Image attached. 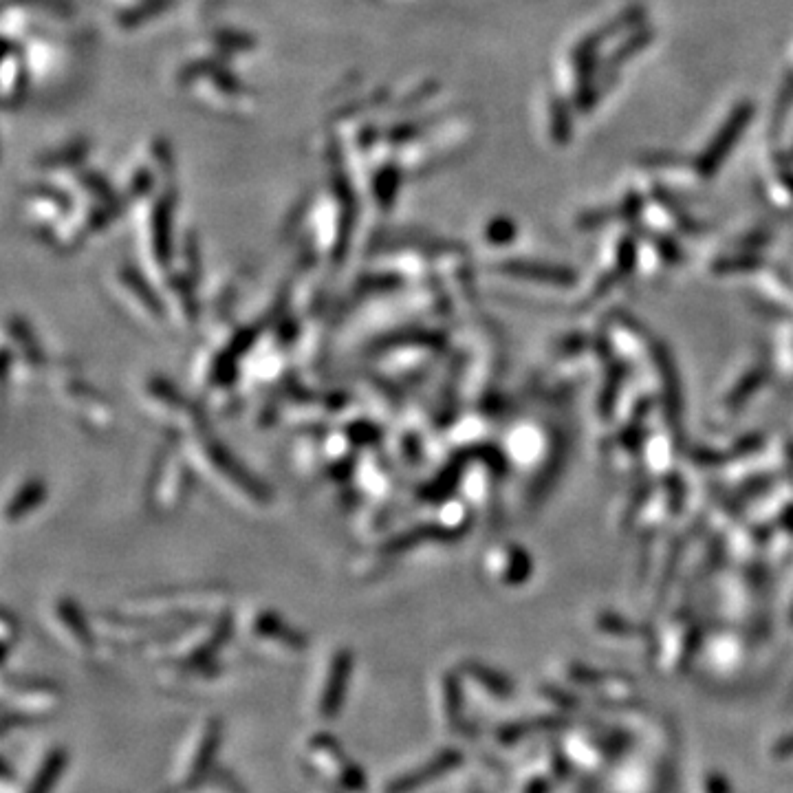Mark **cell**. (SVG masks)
<instances>
[{"mask_svg": "<svg viewBox=\"0 0 793 793\" xmlns=\"http://www.w3.org/2000/svg\"><path fill=\"white\" fill-rule=\"evenodd\" d=\"M351 668H353V659L349 650H338V655H333L329 675L327 681H324V690L320 697V712L324 719H333V716L340 714L346 686H349Z\"/></svg>", "mask_w": 793, "mask_h": 793, "instance_id": "obj_1", "label": "cell"}, {"mask_svg": "<svg viewBox=\"0 0 793 793\" xmlns=\"http://www.w3.org/2000/svg\"><path fill=\"white\" fill-rule=\"evenodd\" d=\"M252 633L260 642H271V644H278V646H285L289 650H302L307 646L304 642V637L296 630L289 628L282 619H278L276 615H271L267 611H260L254 615V622H252Z\"/></svg>", "mask_w": 793, "mask_h": 793, "instance_id": "obj_2", "label": "cell"}, {"mask_svg": "<svg viewBox=\"0 0 793 793\" xmlns=\"http://www.w3.org/2000/svg\"><path fill=\"white\" fill-rule=\"evenodd\" d=\"M749 108L741 106L738 111L732 115L730 122L723 128V133L714 139V144L710 146V150L705 152L703 159H701V170L705 175H710V172L716 170V166L721 164V159L730 152V148L734 146V139L738 137V133H743V128L749 122Z\"/></svg>", "mask_w": 793, "mask_h": 793, "instance_id": "obj_3", "label": "cell"}, {"mask_svg": "<svg viewBox=\"0 0 793 793\" xmlns=\"http://www.w3.org/2000/svg\"><path fill=\"white\" fill-rule=\"evenodd\" d=\"M450 765H452L450 756H439L437 760H432V763H428V765L415 767L412 771H408V774H401L399 778L390 780L384 791L386 793H410V791L419 789L421 785H426V782H430L432 778L443 774V771Z\"/></svg>", "mask_w": 793, "mask_h": 793, "instance_id": "obj_4", "label": "cell"}, {"mask_svg": "<svg viewBox=\"0 0 793 793\" xmlns=\"http://www.w3.org/2000/svg\"><path fill=\"white\" fill-rule=\"evenodd\" d=\"M53 619L62 626V633H67L64 637L73 639L75 646L91 648V628L86 626L84 615L73 602H58L53 608Z\"/></svg>", "mask_w": 793, "mask_h": 793, "instance_id": "obj_5", "label": "cell"}, {"mask_svg": "<svg viewBox=\"0 0 793 793\" xmlns=\"http://www.w3.org/2000/svg\"><path fill=\"white\" fill-rule=\"evenodd\" d=\"M45 498H47V490L40 481L25 483L7 505V520L9 523H16V520H23L29 514H34L36 509L45 503Z\"/></svg>", "mask_w": 793, "mask_h": 793, "instance_id": "obj_6", "label": "cell"}, {"mask_svg": "<svg viewBox=\"0 0 793 793\" xmlns=\"http://www.w3.org/2000/svg\"><path fill=\"white\" fill-rule=\"evenodd\" d=\"M64 765H67V754H64L62 749H53V752L45 758V763L40 765L36 778L31 780V785L27 787L25 793H49L53 787H56V782L64 771Z\"/></svg>", "mask_w": 793, "mask_h": 793, "instance_id": "obj_7", "label": "cell"}, {"mask_svg": "<svg viewBox=\"0 0 793 793\" xmlns=\"http://www.w3.org/2000/svg\"><path fill=\"white\" fill-rule=\"evenodd\" d=\"M219 741H221V730H219V725H216V721H214L208 727V732H205V736H203L201 747H199V752H197V763H194V767H192L190 780H199L205 774V769H208L210 763L214 760L216 749H219Z\"/></svg>", "mask_w": 793, "mask_h": 793, "instance_id": "obj_8", "label": "cell"}]
</instances>
